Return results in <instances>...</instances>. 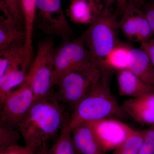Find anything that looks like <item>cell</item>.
I'll return each instance as SVG.
<instances>
[{
  "mask_svg": "<svg viewBox=\"0 0 154 154\" xmlns=\"http://www.w3.org/2000/svg\"><path fill=\"white\" fill-rule=\"evenodd\" d=\"M70 117L51 92L35 100L18 130L25 145L36 150L60 131Z\"/></svg>",
  "mask_w": 154,
  "mask_h": 154,
  "instance_id": "cell-1",
  "label": "cell"
},
{
  "mask_svg": "<svg viewBox=\"0 0 154 154\" xmlns=\"http://www.w3.org/2000/svg\"><path fill=\"white\" fill-rule=\"evenodd\" d=\"M109 70L103 68L100 78L92 85L70 117L69 129L79 125L103 119L125 120L128 118L110 91Z\"/></svg>",
  "mask_w": 154,
  "mask_h": 154,
  "instance_id": "cell-2",
  "label": "cell"
},
{
  "mask_svg": "<svg viewBox=\"0 0 154 154\" xmlns=\"http://www.w3.org/2000/svg\"><path fill=\"white\" fill-rule=\"evenodd\" d=\"M100 68V63L86 48L81 37L64 42L54 52V70L51 89L67 74L72 72L89 73Z\"/></svg>",
  "mask_w": 154,
  "mask_h": 154,
  "instance_id": "cell-3",
  "label": "cell"
},
{
  "mask_svg": "<svg viewBox=\"0 0 154 154\" xmlns=\"http://www.w3.org/2000/svg\"><path fill=\"white\" fill-rule=\"evenodd\" d=\"M117 15L111 9L103 11L82 33L81 38L96 60L101 61L116 45Z\"/></svg>",
  "mask_w": 154,
  "mask_h": 154,
  "instance_id": "cell-4",
  "label": "cell"
},
{
  "mask_svg": "<svg viewBox=\"0 0 154 154\" xmlns=\"http://www.w3.org/2000/svg\"><path fill=\"white\" fill-rule=\"evenodd\" d=\"M54 46L52 38H46L38 43L36 57L25 77L24 82L30 86L35 100L51 92L54 70Z\"/></svg>",
  "mask_w": 154,
  "mask_h": 154,
  "instance_id": "cell-5",
  "label": "cell"
},
{
  "mask_svg": "<svg viewBox=\"0 0 154 154\" xmlns=\"http://www.w3.org/2000/svg\"><path fill=\"white\" fill-rule=\"evenodd\" d=\"M102 70L101 68L92 72H71L52 88L51 93L70 116L93 84L99 79Z\"/></svg>",
  "mask_w": 154,
  "mask_h": 154,
  "instance_id": "cell-6",
  "label": "cell"
},
{
  "mask_svg": "<svg viewBox=\"0 0 154 154\" xmlns=\"http://www.w3.org/2000/svg\"><path fill=\"white\" fill-rule=\"evenodd\" d=\"M35 25L42 33L60 37L64 42L70 41L71 27L64 13L61 0H36Z\"/></svg>",
  "mask_w": 154,
  "mask_h": 154,
  "instance_id": "cell-7",
  "label": "cell"
},
{
  "mask_svg": "<svg viewBox=\"0 0 154 154\" xmlns=\"http://www.w3.org/2000/svg\"><path fill=\"white\" fill-rule=\"evenodd\" d=\"M35 101L30 86L23 82L19 89L9 93L1 104L0 124L18 129Z\"/></svg>",
  "mask_w": 154,
  "mask_h": 154,
  "instance_id": "cell-8",
  "label": "cell"
},
{
  "mask_svg": "<svg viewBox=\"0 0 154 154\" xmlns=\"http://www.w3.org/2000/svg\"><path fill=\"white\" fill-rule=\"evenodd\" d=\"M86 123L106 153L115 149L136 130L122 120L116 118H105Z\"/></svg>",
  "mask_w": 154,
  "mask_h": 154,
  "instance_id": "cell-9",
  "label": "cell"
},
{
  "mask_svg": "<svg viewBox=\"0 0 154 154\" xmlns=\"http://www.w3.org/2000/svg\"><path fill=\"white\" fill-rule=\"evenodd\" d=\"M32 53L27 49L25 42L14 43L0 50V78L11 69L23 70L28 73L33 61Z\"/></svg>",
  "mask_w": 154,
  "mask_h": 154,
  "instance_id": "cell-10",
  "label": "cell"
},
{
  "mask_svg": "<svg viewBox=\"0 0 154 154\" xmlns=\"http://www.w3.org/2000/svg\"><path fill=\"white\" fill-rule=\"evenodd\" d=\"M128 117L142 125H154V92L125 100L121 105Z\"/></svg>",
  "mask_w": 154,
  "mask_h": 154,
  "instance_id": "cell-11",
  "label": "cell"
},
{
  "mask_svg": "<svg viewBox=\"0 0 154 154\" xmlns=\"http://www.w3.org/2000/svg\"><path fill=\"white\" fill-rule=\"evenodd\" d=\"M104 8V4L100 0H71L66 14L73 23L90 25Z\"/></svg>",
  "mask_w": 154,
  "mask_h": 154,
  "instance_id": "cell-12",
  "label": "cell"
},
{
  "mask_svg": "<svg viewBox=\"0 0 154 154\" xmlns=\"http://www.w3.org/2000/svg\"><path fill=\"white\" fill-rule=\"evenodd\" d=\"M0 8L3 13L0 21V50H2L14 43L25 42V33L24 26L17 22L1 1Z\"/></svg>",
  "mask_w": 154,
  "mask_h": 154,
  "instance_id": "cell-13",
  "label": "cell"
},
{
  "mask_svg": "<svg viewBox=\"0 0 154 154\" xmlns=\"http://www.w3.org/2000/svg\"><path fill=\"white\" fill-rule=\"evenodd\" d=\"M116 72L119 92L121 96L136 98L154 92L153 87L129 70Z\"/></svg>",
  "mask_w": 154,
  "mask_h": 154,
  "instance_id": "cell-14",
  "label": "cell"
},
{
  "mask_svg": "<svg viewBox=\"0 0 154 154\" xmlns=\"http://www.w3.org/2000/svg\"><path fill=\"white\" fill-rule=\"evenodd\" d=\"M70 131L77 154H106L99 146L88 123L79 125Z\"/></svg>",
  "mask_w": 154,
  "mask_h": 154,
  "instance_id": "cell-15",
  "label": "cell"
},
{
  "mask_svg": "<svg viewBox=\"0 0 154 154\" xmlns=\"http://www.w3.org/2000/svg\"><path fill=\"white\" fill-rule=\"evenodd\" d=\"M128 69L154 88V67L147 55L140 48H131Z\"/></svg>",
  "mask_w": 154,
  "mask_h": 154,
  "instance_id": "cell-16",
  "label": "cell"
},
{
  "mask_svg": "<svg viewBox=\"0 0 154 154\" xmlns=\"http://www.w3.org/2000/svg\"><path fill=\"white\" fill-rule=\"evenodd\" d=\"M131 0H129L122 14L121 19L118 22L119 28H120L125 36L132 41H135V39L140 15L142 11Z\"/></svg>",
  "mask_w": 154,
  "mask_h": 154,
  "instance_id": "cell-17",
  "label": "cell"
},
{
  "mask_svg": "<svg viewBox=\"0 0 154 154\" xmlns=\"http://www.w3.org/2000/svg\"><path fill=\"white\" fill-rule=\"evenodd\" d=\"M131 48L124 45L116 44L101 62L110 69L116 71L128 69L130 61Z\"/></svg>",
  "mask_w": 154,
  "mask_h": 154,
  "instance_id": "cell-18",
  "label": "cell"
},
{
  "mask_svg": "<svg viewBox=\"0 0 154 154\" xmlns=\"http://www.w3.org/2000/svg\"><path fill=\"white\" fill-rule=\"evenodd\" d=\"M22 4L25 33V45L27 49L33 51L32 37L36 18V0H22Z\"/></svg>",
  "mask_w": 154,
  "mask_h": 154,
  "instance_id": "cell-19",
  "label": "cell"
},
{
  "mask_svg": "<svg viewBox=\"0 0 154 154\" xmlns=\"http://www.w3.org/2000/svg\"><path fill=\"white\" fill-rule=\"evenodd\" d=\"M26 75L27 73L22 70L11 69L7 71L4 75L0 78L1 105L13 88L22 85Z\"/></svg>",
  "mask_w": 154,
  "mask_h": 154,
  "instance_id": "cell-20",
  "label": "cell"
},
{
  "mask_svg": "<svg viewBox=\"0 0 154 154\" xmlns=\"http://www.w3.org/2000/svg\"><path fill=\"white\" fill-rule=\"evenodd\" d=\"M49 152L50 154H77L68 124L61 130L59 137Z\"/></svg>",
  "mask_w": 154,
  "mask_h": 154,
  "instance_id": "cell-21",
  "label": "cell"
},
{
  "mask_svg": "<svg viewBox=\"0 0 154 154\" xmlns=\"http://www.w3.org/2000/svg\"><path fill=\"white\" fill-rule=\"evenodd\" d=\"M145 130H136L123 142L113 150L112 154H139Z\"/></svg>",
  "mask_w": 154,
  "mask_h": 154,
  "instance_id": "cell-22",
  "label": "cell"
},
{
  "mask_svg": "<svg viewBox=\"0 0 154 154\" xmlns=\"http://www.w3.org/2000/svg\"><path fill=\"white\" fill-rule=\"evenodd\" d=\"M18 129L0 124V148L18 144L21 134Z\"/></svg>",
  "mask_w": 154,
  "mask_h": 154,
  "instance_id": "cell-23",
  "label": "cell"
},
{
  "mask_svg": "<svg viewBox=\"0 0 154 154\" xmlns=\"http://www.w3.org/2000/svg\"><path fill=\"white\" fill-rule=\"evenodd\" d=\"M152 30L145 13L141 12L139 20L138 28L135 42L141 43L150 39Z\"/></svg>",
  "mask_w": 154,
  "mask_h": 154,
  "instance_id": "cell-24",
  "label": "cell"
},
{
  "mask_svg": "<svg viewBox=\"0 0 154 154\" xmlns=\"http://www.w3.org/2000/svg\"><path fill=\"white\" fill-rule=\"evenodd\" d=\"M4 3L9 12L21 25L24 27V17L22 9V0H1Z\"/></svg>",
  "mask_w": 154,
  "mask_h": 154,
  "instance_id": "cell-25",
  "label": "cell"
},
{
  "mask_svg": "<svg viewBox=\"0 0 154 154\" xmlns=\"http://www.w3.org/2000/svg\"><path fill=\"white\" fill-rule=\"evenodd\" d=\"M139 154H154V125L145 130Z\"/></svg>",
  "mask_w": 154,
  "mask_h": 154,
  "instance_id": "cell-26",
  "label": "cell"
},
{
  "mask_svg": "<svg viewBox=\"0 0 154 154\" xmlns=\"http://www.w3.org/2000/svg\"><path fill=\"white\" fill-rule=\"evenodd\" d=\"M35 151L28 146L17 144L0 148V154H33Z\"/></svg>",
  "mask_w": 154,
  "mask_h": 154,
  "instance_id": "cell-27",
  "label": "cell"
},
{
  "mask_svg": "<svg viewBox=\"0 0 154 154\" xmlns=\"http://www.w3.org/2000/svg\"><path fill=\"white\" fill-rule=\"evenodd\" d=\"M129 0H104V8L111 9L113 5L116 6L115 14L116 15H121L128 4Z\"/></svg>",
  "mask_w": 154,
  "mask_h": 154,
  "instance_id": "cell-28",
  "label": "cell"
},
{
  "mask_svg": "<svg viewBox=\"0 0 154 154\" xmlns=\"http://www.w3.org/2000/svg\"><path fill=\"white\" fill-rule=\"evenodd\" d=\"M140 48L147 55L154 67V38L141 43Z\"/></svg>",
  "mask_w": 154,
  "mask_h": 154,
  "instance_id": "cell-29",
  "label": "cell"
},
{
  "mask_svg": "<svg viewBox=\"0 0 154 154\" xmlns=\"http://www.w3.org/2000/svg\"><path fill=\"white\" fill-rule=\"evenodd\" d=\"M145 13L154 34V2L148 7Z\"/></svg>",
  "mask_w": 154,
  "mask_h": 154,
  "instance_id": "cell-30",
  "label": "cell"
},
{
  "mask_svg": "<svg viewBox=\"0 0 154 154\" xmlns=\"http://www.w3.org/2000/svg\"><path fill=\"white\" fill-rule=\"evenodd\" d=\"M47 143H45L40 146L33 154H50Z\"/></svg>",
  "mask_w": 154,
  "mask_h": 154,
  "instance_id": "cell-31",
  "label": "cell"
},
{
  "mask_svg": "<svg viewBox=\"0 0 154 154\" xmlns=\"http://www.w3.org/2000/svg\"><path fill=\"white\" fill-rule=\"evenodd\" d=\"M131 1H132L133 2H134L135 4H137L142 3L143 2L145 1V0H131Z\"/></svg>",
  "mask_w": 154,
  "mask_h": 154,
  "instance_id": "cell-32",
  "label": "cell"
}]
</instances>
